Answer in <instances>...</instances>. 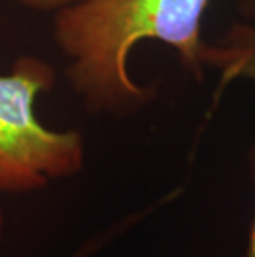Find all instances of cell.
<instances>
[{
	"mask_svg": "<svg viewBox=\"0 0 255 257\" xmlns=\"http://www.w3.org/2000/svg\"><path fill=\"white\" fill-rule=\"evenodd\" d=\"M209 0H78L55 12V42L67 58L68 80L90 111L131 113L154 91L128 73L139 42L159 40L202 78L200 35Z\"/></svg>",
	"mask_w": 255,
	"mask_h": 257,
	"instance_id": "obj_1",
	"label": "cell"
},
{
	"mask_svg": "<svg viewBox=\"0 0 255 257\" xmlns=\"http://www.w3.org/2000/svg\"><path fill=\"white\" fill-rule=\"evenodd\" d=\"M53 83L50 63L30 55L17 58L9 75H0V193L39 189L83 168V136L48 130L34 113L37 95Z\"/></svg>",
	"mask_w": 255,
	"mask_h": 257,
	"instance_id": "obj_2",
	"label": "cell"
},
{
	"mask_svg": "<svg viewBox=\"0 0 255 257\" xmlns=\"http://www.w3.org/2000/svg\"><path fill=\"white\" fill-rule=\"evenodd\" d=\"M200 62L204 68L210 67L219 72L217 96L234 80L255 81V9L245 20L232 25L219 42H205Z\"/></svg>",
	"mask_w": 255,
	"mask_h": 257,
	"instance_id": "obj_3",
	"label": "cell"
},
{
	"mask_svg": "<svg viewBox=\"0 0 255 257\" xmlns=\"http://www.w3.org/2000/svg\"><path fill=\"white\" fill-rule=\"evenodd\" d=\"M15 2H19L24 7L40 10V12H57V10L78 2V0H15Z\"/></svg>",
	"mask_w": 255,
	"mask_h": 257,
	"instance_id": "obj_4",
	"label": "cell"
},
{
	"mask_svg": "<svg viewBox=\"0 0 255 257\" xmlns=\"http://www.w3.org/2000/svg\"><path fill=\"white\" fill-rule=\"evenodd\" d=\"M250 173H252V179H253V184H255V145L250 150ZM245 257H255V217H253V222H252L250 239H248V249H247Z\"/></svg>",
	"mask_w": 255,
	"mask_h": 257,
	"instance_id": "obj_5",
	"label": "cell"
},
{
	"mask_svg": "<svg viewBox=\"0 0 255 257\" xmlns=\"http://www.w3.org/2000/svg\"><path fill=\"white\" fill-rule=\"evenodd\" d=\"M2 227H4V219H2V212H0V236H2Z\"/></svg>",
	"mask_w": 255,
	"mask_h": 257,
	"instance_id": "obj_6",
	"label": "cell"
},
{
	"mask_svg": "<svg viewBox=\"0 0 255 257\" xmlns=\"http://www.w3.org/2000/svg\"><path fill=\"white\" fill-rule=\"evenodd\" d=\"M77 257H83V255H77Z\"/></svg>",
	"mask_w": 255,
	"mask_h": 257,
	"instance_id": "obj_7",
	"label": "cell"
}]
</instances>
